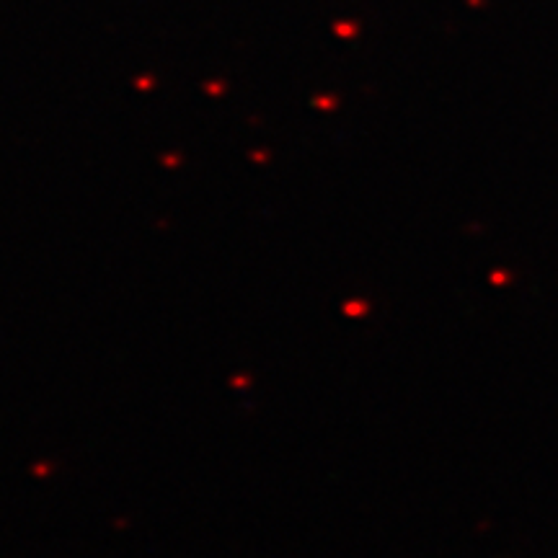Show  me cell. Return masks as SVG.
I'll use <instances>...</instances> for the list:
<instances>
[]
</instances>
